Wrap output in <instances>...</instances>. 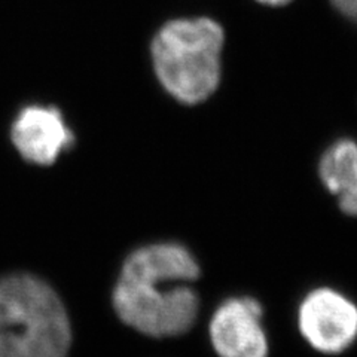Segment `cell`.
<instances>
[{"label":"cell","mask_w":357,"mask_h":357,"mask_svg":"<svg viewBox=\"0 0 357 357\" xmlns=\"http://www.w3.org/2000/svg\"><path fill=\"white\" fill-rule=\"evenodd\" d=\"M72 328L57 292L31 274L0 277V357H67Z\"/></svg>","instance_id":"6da1fadb"},{"label":"cell","mask_w":357,"mask_h":357,"mask_svg":"<svg viewBox=\"0 0 357 357\" xmlns=\"http://www.w3.org/2000/svg\"><path fill=\"white\" fill-rule=\"evenodd\" d=\"M225 33L210 18H178L164 24L152 40L153 70L177 102L198 105L216 91L222 75Z\"/></svg>","instance_id":"7a4b0ae2"},{"label":"cell","mask_w":357,"mask_h":357,"mask_svg":"<svg viewBox=\"0 0 357 357\" xmlns=\"http://www.w3.org/2000/svg\"><path fill=\"white\" fill-rule=\"evenodd\" d=\"M118 317L143 335L170 338L194 326L199 299L188 283L165 284L119 277L112 294Z\"/></svg>","instance_id":"3957f363"},{"label":"cell","mask_w":357,"mask_h":357,"mask_svg":"<svg viewBox=\"0 0 357 357\" xmlns=\"http://www.w3.org/2000/svg\"><path fill=\"white\" fill-rule=\"evenodd\" d=\"M298 328L319 353H342L357 340V305L338 290L317 287L301 301Z\"/></svg>","instance_id":"277c9868"},{"label":"cell","mask_w":357,"mask_h":357,"mask_svg":"<svg viewBox=\"0 0 357 357\" xmlns=\"http://www.w3.org/2000/svg\"><path fill=\"white\" fill-rule=\"evenodd\" d=\"M264 310L250 296L229 298L215 310L208 323L211 347L219 357H268Z\"/></svg>","instance_id":"5b68a950"},{"label":"cell","mask_w":357,"mask_h":357,"mask_svg":"<svg viewBox=\"0 0 357 357\" xmlns=\"http://www.w3.org/2000/svg\"><path fill=\"white\" fill-rule=\"evenodd\" d=\"M10 142L22 160L48 167L73 146L75 134L59 107L29 105L13 121Z\"/></svg>","instance_id":"8992f818"},{"label":"cell","mask_w":357,"mask_h":357,"mask_svg":"<svg viewBox=\"0 0 357 357\" xmlns=\"http://www.w3.org/2000/svg\"><path fill=\"white\" fill-rule=\"evenodd\" d=\"M199 275L194 255L178 243H152L128 255L119 277L132 280L178 284L191 283Z\"/></svg>","instance_id":"52a82bcc"},{"label":"cell","mask_w":357,"mask_h":357,"mask_svg":"<svg viewBox=\"0 0 357 357\" xmlns=\"http://www.w3.org/2000/svg\"><path fill=\"white\" fill-rule=\"evenodd\" d=\"M319 174L323 185L338 201L349 197L357 183V142H333L321 155Z\"/></svg>","instance_id":"ba28073f"},{"label":"cell","mask_w":357,"mask_h":357,"mask_svg":"<svg viewBox=\"0 0 357 357\" xmlns=\"http://www.w3.org/2000/svg\"><path fill=\"white\" fill-rule=\"evenodd\" d=\"M331 2L345 18L357 22V0H331Z\"/></svg>","instance_id":"9c48e42d"},{"label":"cell","mask_w":357,"mask_h":357,"mask_svg":"<svg viewBox=\"0 0 357 357\" xmlns=\"http://www.w3.org/2000/svg\"><path fill=\"white\" fill-rule=\"evenodd\" d=\"M338 203L345 215L357 218V183H356V188L353 189V192L349 197H345L344 199L338 201Z\"/></svg>","instance_id":"30bf717a"},{"label":"cell","mask_w":357,"mask_h":357,"mask_svg":"<svg viewBox=\"0 0 357 357\" xmlns=\"http://www.w3.org/2000/svg\"><path fill=\"white\" fill-rule=\"evenodd\" d=\"M258 2L268 5V6H283L289 2H292V0H258Z\"/></svg>","instance_id":"8fae6325"}]
</instances>
